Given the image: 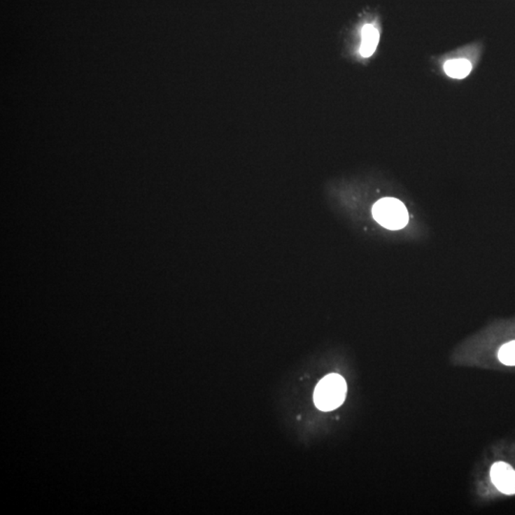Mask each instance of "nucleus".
I'll list each match as a JSON object with an SVG mask.
<instances>
[{"label":"nucleus","instance_id":"f257e3e1","mask_svg":"<svg viewBox=\"0 0 515 515\" xmlns=\"http://www.w3.org/2000/svg\"><path fill=\"white\" fill-rule=\"evenodd\" d=\"M348 386L341 375L331 373L323 378L314 391L315 406L322 411H334L345 401Z\"/></svg>","mask_w":515,"mask_h":515},{"label":"nucleus","instance_id":"f03ea898","mask_svg":"<svg viewBox=\"0 0 515 515\" xmlns=\"http://www.w3.org/2000/svg\"><path fill=\"white\" fill-rule=\"evenodd\" d=\"M374 220L383 227L390 230H402L409 223L406 206L395 198H383L373 206Z\"/></svg>","mask_w":515,"mask_h":515},{"label":"nucleus","instance_id":"7ed1b4c3","mask_svg":"<svg viewBox=\"0 0 515 515\" xmlns=\"http://www.w3.org/2000/svg\"><path fill=\"white\" fill-rule=\"evenodd\" d=\"M491 478L504 495H515V470L505 462H496L491 469Z\"/></svg>","mask_w":515,"mask_h":515},{"label":"nucleus","instance_id":"20e7f679","mask_svg":"<svg viewBox=\"0 0 515 515\" xmlns=\"http://www.w3.org/2000/svg\"><path fill=\"white\" fill-rule=\"evenodd\" d=\"M380 34L374 26L372 24L365 25L362 29V43L360 47V54L362 57H372L376 51L378 43H379Z\"/></svg>","mask_w":515,"mask_h":515},{"label":"nucleus","instance_id":"39448f33","mask_svg":"<svg viewBox=\"0 0 515 515\" xmlns=\"http://www.w3.org/2000/svg\"><path fill=\"white\" fill-rule=\"evenodd\" d=\"M472 64L470 60L465 59H456L448 60L444 64V71L449 77L463 80L472 72Z\"/></svg>","mask_w":515,"mask_h":515},{"label":"nucleus","instance_id":"423d86ee","mask_svg":"<svg viewBox=\"0 0 515 515\" xmlns=\"http://www.w3.org/2000/svg\"><path fill=\"white\" fill-rule=\"evenodd\" d=\"M498 358L506 366H515V341H509L502 346L498 352Z\"/></svg>","mask_w":515,"mask_h":515}]
</instances>
